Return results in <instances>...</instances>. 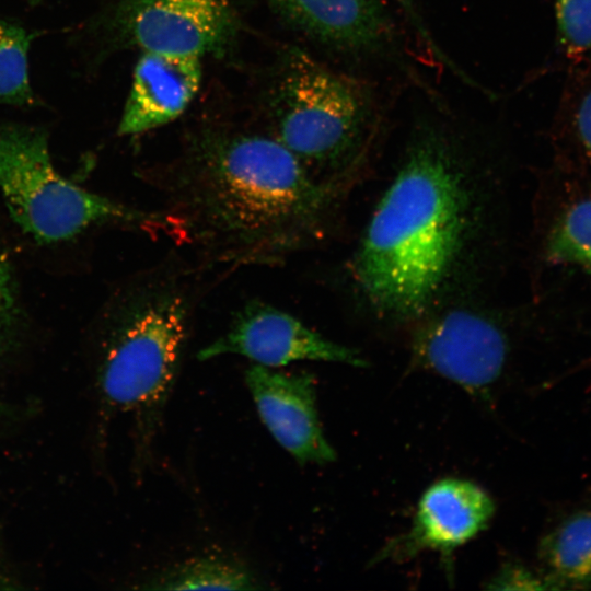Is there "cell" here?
I'll return each instance as SVG.
<instances>
[{"instance_id": "cell-1", "label": "cell", "mask_w": 591, "mask_h": 591, "mask_svg": "<svg viewBox=\"0 0 591 591\" xmlns=\"http://www.w3.org/2000/svg\"><path fill=\"white\" fill-rule=\"evenodd\" d=\"M175 232L222 258L273 263L317 236L333 185L274 136H200L167 175Z\"/></svg>"}, {"instance_id": "cell-2", "label": "cell", "mask_w": 591, "mask_h": 591, "mask_svg": "<svg viewBox=\"0 0 591 591\" xmlns=\"http://www.w3.org/2000/svg\"><path fill=\"white\" fill-rule=\"evenodd\" d=\"M466 210L451 150L426 136L379 201L356 258L358 282L376 311L407 318L429 305L461 248Z\"/></svg>"}, {"instance_id": "cell-3", "label": "cell", "mask_w": 591, "mask_h": 591, "mask_svg": "<svg viewBox=\"0 0 591 591\" xmlns=\"http://www.w3.org/2000/svg\"><path fill=\"white\" fill-rule=\"evenodd\" d=\"M189 301L162 276L143 277L117 309L99 369L105 406L129 414L140 453L149 445L172 392L185 348Z\"/></svg>"}, {"instance_id": "cell-4", "label": "cell", "mask_w": 591, "mask_h": 591, "mask_svg": "<svg viewBox=\"0 0 591 591\" xmlns=\"http://www.w3.org/2000/svg\"><path fill=\"white\" fill-rule=\"evenodd\" d=\"M0 192L14 221L44 243L106 222L171 228L167 216L128 207L63 177L54 167L46 134L35 127L0 125Z\"/></svg>"}, {"instance_id": "cell-5", "label": "cell", "mask_w": 591, "mask_h": 591, "mask_svg": "<svg viewBox=\"0 0 591 591\" xmlns=\"http://www.w3.org/2000/svg\"><path fill=\"white\" fill-rule=\"evenodd\" d=\"M273 108V136L309 171L332 172L350 162L372 116L370 95L361 83L299 50L281 71Z\"/></svg>"}, {"instance_id": "cell-6", "label": "cell", "mask_w": 591, "mask_h": 591, "mask_svg": "<svg viewBox=\"0 0 591 591\" xmlns=\"http://www.w3.org/2000/svg\"><path fill=\"white\" fill-rule=\"evenodd\" d=\"M508 352L502 329L465 310H453L427 322L412 340L416 363L474 395L487 394L497 382Z\"/></svg>"}, {"instance_id": "cell-7", "label": "cell", "mask_w": 591, "mask_h": 591, "mask_svg": "<svg viewBox=\"0 0 591 591\" xmlns=\"http://www.w3.org/2000/svg\"><path fill=\"white\" fill-rule=\"evenodd\" d=\"M116 22L142 51L200 58L225 49L236 31L228 0H124Z\"/></svg>"}, {"instance_id": "cell-8", "label": "cell", "mask_w": 591, "mask_h": 591, "mask_svg": "<svg viewBox=\"0 0 591 591\" xmlns=\"http://www.w3.org/2000/svg\"><path fill=\"white\" fill-rule=\"evenodd\" d=\"M227 354L275 369L301 360L366 366L355 350L326 339L279 309L254 301L236 314L225 334L200 349L197 357L209 360Z\"/></svg>"}, {"instance_id": "cell-9", "label": "cell", "mask_w": 591, "mask_h": 591, "mask_svg": "<svg viewBox=\"0 0 591 591\" xmlns=\"http://www.w3.org/2000/svg\"><path fill=\"white\" fill-rule=\"evenodd\" d=\"M494 513L493 499L476 484L441 479L422 494L409 530L387 543L375 561L405 560L425 551L447 557L486 529Z\"/></svg>"}, {"instance_id": "cell-10", "label": "cell", "mask_w": 591, "mask_h": 591, "mask_svg": "<svg viewBox=\"0 0 591 591\" xmlns=\"http://www.w3.org/2000/svg\"><path fill=\"white\" fill-rule=\"evenodd\" d=\"M245 383L258 415L275 440L300 464H327L336 454L326 440L311 374L286 373L254 363Z\"/></svg>"}, {"instance_id": "cell-11", "label": "cell", "mask_w": 591, "mask_h": 591, "mask_svg": "<svg viewBox=\"0 0 591 591\" xmlns=\"http://www.w3.org/2000/svg\"><path fill=\"white\" fill-rule=\"evenodd\" d=\"M201 77L200 57L142 51L134 69L118 134H143L179 117L198 93Z\"/></svg>"}, {"instance_id": "cell-12", "label": "cell", "mask_w": 591, "mask_h": 591, "mask_svg": "<svg viewBox=\"0 0 591 591\" xmlns=\"http://www.w3.org/2000/svg\"><path fill=\"white\" fill-rule=\"evenodd\" d=\"M298 28L348 51L382 47L391 23L382 0H271Z\"/></svg>"}, {"instance_id": "cell-13", "label": "cell", "mask_w": 591, "mask_h": 591, "mask_svg": "<svg viewBox=\"0 0 591 591\" xmlns=\"http://www.w3.org/2000/svg\"><path fill=\"white\" fill-rule=\"evenodd\" d=\"M538 558L549 589L591 588V511L575 513L548 532Z\"/></svg>"}, {"instance_id": "cell-14", "label": "cell", "mask_w": 591, "mask_h": 591, "mask_svg": "<svg viewBox=\"0 0 591 591\" xmlns=\"http://www.w3.org/2000/svg\"><path fill=\"white\" fill-rule=\"evenodd\" d=\"M255 579L242 565L218 556L198 557L159 575L144 587L158 590H251Z\"/></svg>"}, {"instance_id": "cell-15", "label": "cell", "mask_w": 591, "mask_h": 591, "mask_svg": "<svg viewBox=\"0 0 591 591\" xmlns=\"http://www.w3.org/2000/svg\"><path fill=\"white\" fill-rule=\"evenodd\" d=\"M551 265H569L591 275V198L572 202L556 219L545 243Z\"/></svg>"}, {"instance_id": "cell-16", "label": "cell", "mask_w": 591, "mask_h": 591, "mask_svg": "<svg viewBox=\"0 0 591 591\" xmlns=\"http://www.w3.org/2000/svg\"><path fill=\"white\" fill-rule=\"evenodd\" d=\"M34 34L0 18V104L36 103L28 77V50Z\"/></svg>"}, {"instance_id": "cell-17", "label": "cell", "mask_w": 591, "mask_h": 591, "mask_svg": "<svg viewBox=\"0 0 591 591\" xmlns=\"http://www.w3.org/2000/svg\"><path fill=\"white\" fill-rule=\"evenodd\" d=\"M560 45L578 60L591 49V0H555Z\"/></svg>"}, {"instance_id": "cell-18", "label": "cell", "mask_w": 591, "mask_h": 591, "mask_svg": "<svg viewBox=\"0 0 591 591\" xmlns=\"http://www.w3.org/2000/svg\"><path fill=\"white\" fill-rule=\"evenodd\" d=\"M491 582V589H549L542 573L537 576L518 566H508Z\"/></svg>"}, {"instance_id": "cell-19", "label": "cell", "mask_w": 591, "mask_h": 591, "mask_svg": "<svg viewBox=\"0 0 591 591\" xmlns=\"http://www.w3.org/2000/svg\"><path fill=\"white\" fill-rule=\"evenodd\" d=\"M14 313V298L8 264L0 255V351Z\"/></svg>"}, {"instance_id": "cell-20", "label": "cell", "mask_w": 591, "mask_h": 591, "mask_svg": "<svg viewBox=\"0 0 591 591\" xmlns=\"http://www.w3.org/2000/svg\"><path fill=\"white\" fill-rule=\"evenodd\" d=\"M575 121L581 147L591 162V90L582 97Z\"/></svg>"}, {"instance_id": "cell-21", "label": "cell", "mask_w": 591, "mask_h": 591, "mask_svg": "<svg viewBox=\"0 0 591 591\" xmlns=\"http://www.w3.org/2000/svg\"><path fill=\"white\" fill-rule=\"evenodd\" d=\"M12 407L0 399V424L11 416Z\"/></svg>"}, {"instance_id": "cell-22", "label": "cell", "mask_w": 591, "mask_h": 591, "mask_svg": "<svg viewBox=\"0 0 591 591\" xmlns=\"http://www.w3.org/2000/svg\"><path fill=\"white\" fill-rule=\"evenodd\" d=\"M30 4L32 5H35L37 4L40 0H27Z\"/></svg>"}]
</instances>
